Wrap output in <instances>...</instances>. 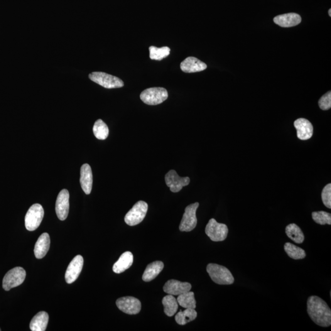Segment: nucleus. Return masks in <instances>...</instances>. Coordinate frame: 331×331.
I'll return each instance as SVG.
<instances>
[{"label":"nucleus","mask_w":331,"mask_h":331,"mask_svg":"<svg viewBox=\"0 0 331 331\" xmlns=\"http://www.w3.org/2000/svg\"><path fill=\"white\" fill-rule=\"evenodd\" d=\"M307 313L311 320L321 327L331 325V310L323 299L316 296L309 297L307 300Z\"/></svg>","instance_id":"1"},{"label":"nucleus","mask_w":331,"mask_h":331,"mask_svg":"<svg viewBox=\"0 0 331 331\" xmlns=\"http://www.w3.org/2000/svg\"><path fill=\"white\" fill-rule=\"evenodd\" d=\"M207 273L213 282L222 285L234 283V278L227 267L217 264H208L206 268Z\"/></svg>","instance_id":"2"},{"label":"nucleus","mask_w":331,"mask_h":331,"mask_svg":"<svg viewBox=\"0 0 331 331\" xmlns=\"http://www.w3.org/2000/svg\"><path fill=\"white\" fill-rule=\"evenodd\" d=\"M168 92L162 87L147 88L140 95V98L145 104L154 105L161 104L168 99Z\"/></svg>","instance_id":"3"},{"label":"nucleus","mask_w":331,"mask_h":331,"mask_svg":"<svg viewBox=\"0 0 331 331\" xmlns=\"http://www.w3.org/2000/svg\"><path fill=\"white\" fill-rule=\"evenodd\" d=\"M147 210H148L147 203L143 201H138L125 215V223L131 227L139 224L146 217Z\"/></svg>","instance_id":"4"},{"label":"nucleus","mask_w":331,"mask_h":331,"mask_svg":"<svg viewBox=\"0 0 331 331\" xmlns=\"http://www.w3.org/2000/svg\"><path fill=\"white\" fill-rule=\"evenodd\" d=\"M89 78L93 82L108 89L121 88L124 86V82L120 78L105 73L93 72L90 74Z\"/></svg>","instance_id":"5"},{"label":"nucleus","mask_w":331,"mask_h":331,"mask_svg":"<svg viewBox=\"0 0 331 331\" xmlns=\"http://www.w3.org/2000/svg\"><path fill=\"white\" fill-rule=\"evenodd\" d=\"M44 212L43 207L39 204H34L29 208L25 218L26 229L33 231L41 225L43 219Z\"/></svg>","instance_id":"6"},{"label":"nucleus","mask_w":331,"mask_h":331,"mask_svg":"<svg viewBox=\"0 0 331 331\" xmlns=\"http://www.w3.org/2000/svg\"><path fill=\"white\" fill-rule=\"evenodd\" d=\"M26 272L21 267H16L10 270L2 280V288L5 291H9L15 287L21 285L25 279Z\"/></svg>","instance_id":"7"},{"label":"nucleus","mask_w":331,"mask_h":331,"mask_svg":"<svg viewBox=\"0 0 331 331\" xmlns=\"http://www.w3.org/2000/svg\"><path fill=\"white\" fill-rule=\"evenodd\" d=\"M205 234L213 242H222L227 239L228 228L223 223H219L214 218H212L206 225Z\"/></svg>","instance_id":"8"},{"label":"nucleus","mask_w":331,"mask_h":331,"mask_svg":"<svg viewBox=\"0 0 331 331\" xmlns=\"http://www.w3.org/2000/svg\"><path fill=\"white\" fill-rule=\"evenodd\" d=\"M200 205L199 203L191 204L185 208V213L183 215L179 229L180 231L190 232L193 230L197 225V218H196V210Z\"/></svg>","instance_id":"9"},{"label":"nucleus","mask_w":331,"mask_h":331,"mask_svg":"<svg viewBox=\"0 0 331 331\" xmlns=\"http://www.w3.org/2000/svg\"><path fill=\"white\" fill-rule=\"evenodd\" d=\"M116 305L120 310L128 315H136L141 310V302L139 299L131 296L118 299Z\"/></svg>","instance_id":"10"},{"label":"nucleus","mask_w":331,"mask_h":331,"mask_svg":"<svg viewBox=\"0 0 331 331\" xmlns=\"http://www.w3.org/2000/svg\"><path fill=\"white\" fill-rule=\"evenodd\" d=\"M165 181L167 186L170 188L172 192L178 193L182 189L183 186L189 185L190 178L188 177L180 178L176 171L171 170L166 174Z\"/></svg>","instance_id":"11"},{"label":"nucleus","mask_w":331,"mask_h":331,"mask_svg":"<svg viewBox=\"0 0 331 331\" xmlns=\"http://www.w3.org/2000/svg\"><path fill=\"white\" fill-rule=\"evenodd\" d=\"M70 210V193L66 189L59 193L56 201L55 211L59 220L63 221L68 217Z\"/></svg>","instance_id":"12"},{"label":"nucleus","mask_w":331,"mask_h":331,"mask_svg":"<svg viewBox=\"0 0 331 331\" xmlns=\"http://www.w3.org/2000/svg\"><path fill=\"white\" fill-rule=\"evenodd\" d=\"M83 265V258L81 255H77L74 257L72 261L66 269L65 274V280L66 283L68 284L73 283L76 280L82 271Z\"/></svg>","instance_id":"13"},{"label":"nucleus","mask_w":331,"mask_h":331,"mask_svg":"<svg viewBox=\"0 0 331 331\" xmlns=\"http://www.w3.org/2000/svg\"><path fill=\"white\" fill-rule=\"evenodd\" d=\"M191 284L188 282H181L176 280H170L166 282L163 287V291L166 293L173 296H178L180 294L190 291Z\"/></svg>","instance_id":"14"},{"label":"nucleus","mask_w":331,"mask_h":331,"mask_svg":"<svg viewBox=\"0 0 331 331\" xmlns=\"http://www.w3.org/2000/svg\"><path fill=\"white\" fill-rule=\"evenodd\" d=\"M294 126L296 127L297 136L299 139L306 141L312 137L313 127L309 120L300 118L294 122Z\"/></svg>","instance_id":"15"},{"label":"nucleus","mask_w":331,"mask_h":331,"mask_svg":"<svg viewBox=\"0 0 331 331\" xmlns=\"http://www.w3.org/2000/svg\"><path fill=\"white\" fill-rule=\"evenodd\" d=\"M207 66L205 63L193 56H189L180 64V68L184 73H192L205 70Z\"/></svg>","instance_id":"16"},{"label":"nucleus","mask_w":331,"mask_h":331,"mask_svg":"<svg viewBox=\"0 0 331 331\" xmlns=\"http://www.w3.org/2000/svg\"><path fill=\"white\" fill-rule=\"evenodd\" d=\"M80 182L86 195H89L92 190L93 174L92 169L88 164H83L81 167Z\"/></svg>","instance_id":"17"},{"label":"nucleus","mask_w":331,"mask_h":331,"mask_svg":"<svg viewBox=\"0 0 331 331\" xmlns=\"http://www.w3.org/2000/svg\"><path fill=\"white\" fill-rule=\"evenodd\" d=\"M51 239L48 233L44 232L38 238L34 246V253L37 259L43 258L50 248Z\"/></svg>","instance_id":"18"},{"label":"nucleus","mask_w":331,"mask_h":331,"mask_svg":"<svg viewBox=\"0 0 331 331\" xmlns=\"http://www.w3.org/2000/svg\"><path fill=\"white\" fill-rule=\"evenodd\" d=\"M301 17L296 13H288L280 15L274 17L275 24L281 27H292L298 25L301 22Z\"/></svg>","instance_id":"19"},{"label":"nucleus","mask_w":331,"mask_h":331,"mask_svg":"<svg viewBox=\"0 0 331 331\" xmlns=\"http://www.w3.org/2000/svg\"><path fill=\"white\" fill-rule=\"evenodd\" d=\"M133 255L130 252H125L113 266V271L116 274H121L132 266Z\"/></svg>","instance_id":"20"},{"label":"nucleus","mask_w":331,"mask_h":331,"mask_svg":"<svg viewBox=\"0 0 331 331\" xmlns=\"http://www.w3.org/2000/svg\"><path fill=\"white\" fill-rule=\"evenodd\" d=\"M48 321V313L45 311H40L32 319L29 324V328L32 331H46Z\"/></svg>","instance_id":"21"},{"label":"nucleus","mask_w":331,"mask_h":331,"mask_svg":"<svg viewBox=\"0 0 331 331\" xmlns=\"http://www.w3.org/2000/svg\"><path fill=\"white\" fill-rule=\"evenodd\" d=\"M164 268V264L162 261H157L152 262L146 267L142 276L144 281L149 282L153 280L158 276Z\"/></svg>","instance_id":"22"},{"label":"nucleus","mask_w":331,"mask_h":331,"mask_svg":"<svg viewBox=\"0 0 331 331\" xmlns=\"http://www.w3.org/2000/svg\"><path fill=\"white\" fill-rule=\"evenodd\" d=\"M285 232L287 236L296 244H302L305 239L303 230L294 223H291V224L287 226Z\"/></svg>","instance_id":"23"},{"label":"nucleus","mask_w":331,"mask_h":331,"mask_svg":"<svg viewBox=\"0 0 331 331\" xmlns=\"http://www.w3.org/2000/svg\"><path fill=\"white\" fill-rule=\"evenodd\" d=\"M162 303L164 306V313L167 316H173L175 315L178 310V304L173 295L169 294L164 297Z\"/></svg>","instance_id":"24"},{"label":"nucleus","mask_w":331,"mask_h":331,"mask_svg":"<svg viewBox=\"0 0 331 331\" xmlns=\"http://www.w3.org/2000/svg\"><path fill=\"white\" fill-rule=\"evenodd\" d=\"M197 315V312L195 309L186 308L185 310L179 311L176 314L175 320L179 325H185L186 324L195 320Z\"/></svg>","instance_id":"25"},{"label":"nucleus","mask_w":331,"mask_h":331,"mask_svg":"<svg viewBox=\"0 0 331 331\" xmlns=\"http://www.w3.org/2000/svg\"><path fill=\"white\" fill-rule=\"evenodd\" d=\"M177 301L181 306L185 308H194L196 307V302L195 294L192 291H188L178 295Z\"/></svg>","instance_id":"26"},{"label":"nucleus","mask_w":331,"mask_h":331,"mask_svg":"<svg viewBox=\"0 0 331 331\" xmlns=\"http://www.w3.org/2000/svg\"><path fill=\"white\" fill-rule=\"evenodd\" d=\"M284 251L289 257L294 259L305 258L306 254L301 248L296 246L290 242H286L284 245Z\"/></svg>","instance_id":"27"},{"label":"nucleus","mask_w":331,"mask_h":331,"mask_svg":"<svg viewBox=\"0 0 331 331\" xmlns=\"http://www.w3.org/2000/svg\"><path fill=\"white\" fill-rule=\"evenodd\" d=\"M93 131L98 139L105 140L109 135V130L107 125L102 120L98 119L95 123Z\"/></svg>","instance_id":"28"},{"label":"nucleus","mask_w":331,"mask_h":331,"mask_svg":"<svg viewBox=\"0 0 331 331\" xmlns=\"http://www.w3.org/2000/svg\"><path fill=\"white\" fill-rule=\"evenodd\" d=\"M149 51L150 58L151 60L161 61L169 55L171 49L167 46L161 48L151 46L149 48Z\"/></svg>","instance_id":"29"},{"label":"nucleus","mask_w":331,"mask_h":331,"mask_svg":"<svg viewBox=\"0 0 331 331\" xmlns=\"http://www.w3.org/2000/svg\"><path fill=\"white\" fill-rule=\"evenodd\" d=\"M311 216H312L314 222L319 225H331V214L330 213L325 212V211H318V212H312Z\"/></svg>","instance_id":"30"},{"label":"nucleus","mask_w":331,"mask_h":331,"mask_svg":"<svg viewBox=\"0 0 331 331\" xmlns=\"http://www.w3.org/2000/svg\"><path fill=\"white\" fill-rule=\"evenodd\" d=\"M321 199L324 205L329 208H331V184L329 183L323 188L321 193Z\"/></svg>","instance_id":"31"},{"label":"nucleus","mask_w":331,"mask_h":331,"mask_svg":"<svg viewBox=\"0 0 331 331\" xmlns=\"http://www.w3.org/2000/svg\"><path fill=\"white\" fill-rule=\"evenodd\" d=\"M319 106L323 110H327L331 107V92L326 93L321 97L318 102Z\"/></svg>","instance_id":"32"},{"label":"nucleus","mask_w":331,"mask_h":331,"mask_svg":"<svg viewBox=\"0 0 331 331\" xmlns=\"http://www.w3.org/2000/svg\"><path fill=\"white\" fill-rule=\"evenodd\" d=\"M328 13H329V15H330V16L331 17V9L330 10H329Z\"/></svg>","instance_id":"33"},{"label":"nucleus","mask_w":331,"mask_h":331,"mask_svg":"<svg viewBox=\"0 0 331 331\" xmlns=\"http://www.w3.org/2000/svg\"><path fill=\"white\" fill-rule=\"evenodd\" d=\"M0 331H1V329H0Z\"/></svg>","instance_id":"34"}]
</instances>
